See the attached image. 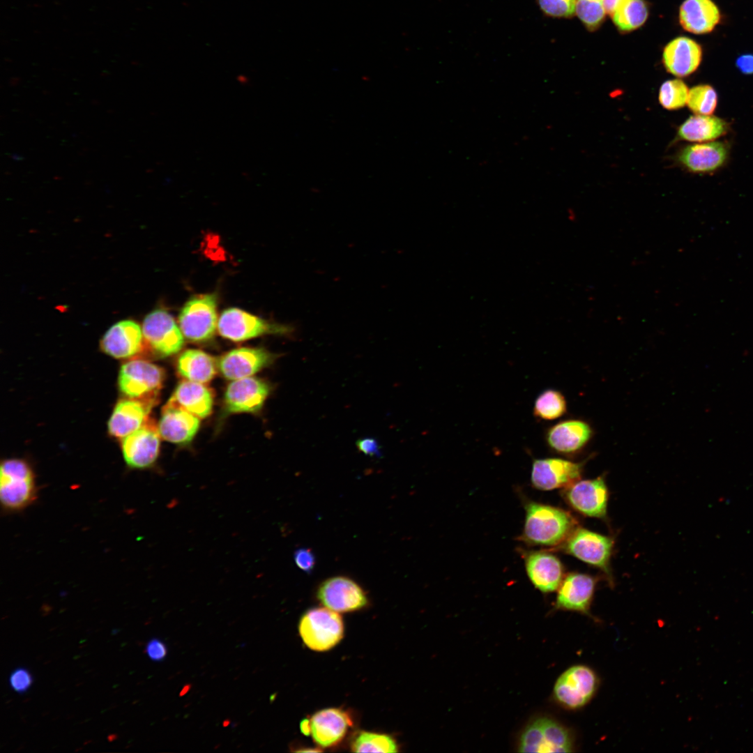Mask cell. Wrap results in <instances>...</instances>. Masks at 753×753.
<instances>
[{
  "label": "cell",
  "mask_w": 753,
  "mask_h": 753,
  "mask_svg": "<svg viewBox=\"0 0 753 753\" xmlns=\"http://www.w3.org/2000/svg\"><path fill=\"white\" fill-rule=\"evenodd\" d=\"M680 23L689 32H710L719 23L720 13L711 0H685L680 8Z\"/></svg>",
  "instance_id": "obj_27"
},
{
  "label": "cell",
  "mask_w": 753,
  "mask_h": 753,
  "mask_svg": "<svg viewBox=\"0 0 753 753\" xmlns=\"http://www.w3.org/2000/svg\"><path fill=\"white\" fill-rule=\"evenodd\" d=\"M689 90L683 81L679 79L664 82L659 91V102L669 110L678 109L687 102Z\"/></svg>",
  "instance_id": "obj_33"
},
{
  "label": "cell",
  "mask_w": 753,
  "mask_h": 753,
  "mask_svg": "<svg viewBox=\"0 0 753 753\" xmlns=\"http://www.w3.org/2000/svg\"><path fill=\"white\" fill-rule=\"evenodd\" d=\"M158 427L147 420L141 427L122 439L123 459L132 469L150 467L157 459L160 450Z\"/></svg>",
  "instance_id": "obj_12"
},
{
  "label": "cell",
  "mask_w": 753,
  "mask_h": 753,
  "mask_svg": "<svg viewBox=\"0 0 753 753\" xmlns=\"http://www.w3.org/2000/svg\"><path fill=\"white\" fill-rule=\"evenodd\" d=\"M575 12L591 30L598 27L606 14L603 0H577Z\"/></svg>",
  "instance_id": "obj_35"
},
{
  "label": "cell",
  "mask_w": 753,
  "mask_h": 753,
  "mask_svg": "<svg viewBox=\"0 0 753 753\" xmlns=\"http://www.w3.org/2000/svg\"><path fill=\"white\" fill-rule=\"evenodd\" d=\"M357 447L360 451L370 456H380L379 445L372 438H365L357 441Z\"/></svg>",
  "instance_id": "obj_40"
},
{
  "label": "cell",
  "mask_w": 753,
  "mask_h": 753,
  "mask_svg": "<svg viewBox=\"0 0 753 753\" xmlns=\"http://www.w3.org/2000/svg\"><path fill=\"white\" fill-rule=\"evenodd\" d=\"M34 473L27 462L20 459L3 461L0 469V499L3 509L22 510L36 497Z\"/></svg>",
  "instance_id": "obj_2"
},
{
  "label": "cell",
  "mask_w": 753,
  "mask_h": 753,
  "mask_svg": "<svg viewBox=\"0 0 753 753\" xmlns=\"http://www.w3.org/2000/svg\"><path fill=\"white\" fill-rule=\"evenodd\" d=\"M648 9L643 0H628L612 15L616 26L623 31H630L641 26L646 20Z\"/></svg>",
  "instance_id": "obj_31"
},
{
  "label": "cell",
  "mask_w": 753,
  "mask_h": 753,
  "mask_svg": "<svg viewBox=\"0 0 753 753\" xmlns=\"http://www.w3.org/2000/svg\"><path fill=\"white\" fill-rule=\"evenodd\" d=\"M188 689H189V685L184 686L183 689L181 691L182 693L185 694L188 692Z\"/></svg>",
  "instance_id": "obj_43"
},
{
  "label": "cell",
  "mask_w": 753,
  "mask_h": 753,
  "mask_svg": "<svg viewBox=\"0 0 753 753\" xmlns=\"http://www.w3.org/2000/svg\"><path fill=\"white\" fill-rule=\"evenodd\" d=\"M628 0H603L606 13L610 15L614 13Z\"/></svg>",
  "instance_id": "obj_42"
},
{
  "label": "cell",
  "mask_w": 753,
  "mask_h": 753,
  "mask_svg": "<svg viewBox=\"0 0 753 753\" xmlns=\"http://www.w3.org/2000/svg\"><path fill=\"white\" fill-rule=\"evenodd\" d=\"M142 329L144 344L158 356H172L183 347L181 328L173 317L163 309H155L149 313L144 319Z\"/></svg>",
  "instance_id": "obj_7"
},
{
  "label": "cell",
  "mask_w": 753,
  "mask_h": 753,
  "mask_svg": "<svg viewBox=\"0 0 753 753\" xmlns=\"http://www.w3.org/2000/svg\"><path fill=\"white\" fill-rule=\"evenodd\" d=\"M736 64L741 73L746 75L753 74V54H746L740 56L736 59Z\"/></svg>",
  "instance_id": "obj_41"
},
{
  "label": "cell",
  "mask_w": 753,
  "mask_h": 753,
  "mask_svg": "<svg viewBox=\"0 0 753 753\" xmlns=\"http://www.w3.org/2000/svg\"><path fill=\"white\" fill-rule=\"evenodd\" d=\"M351 725V719L346 712L331 708L317 712L310 720H303L301 730L305 735H311L320 747H329L339 743Z\"/></svg>",
  "instance_id": "obj_11"
},
{
  "label": "cell",
  "mask_w": 753,
  "mask_h": 753,
  "mask_svg": "<svg viewBox=\"0 0 753 753\" xmlns=\"http://www.w3.org/2000/svg\"><path fill=\"white\" fill-rule=\"evenodd\" d=\"M565 550L576 558L607 571L613 540L605 535L578 528L566 540Z\"/></svg>",
  "instance_id": "obj_15"
},
{
  "label": "cell",
  "mask_w": 753,
  "mask_h": 753,
  "mask_svg": "<svg viewBox=\"0 0 753 753\" xmlns=\"http://www.w3.org/2000/svg\"><path fill=\"white\" fill-rule=\"evenodd\" d=\"M540 10L554 17H572L576 10L577 0H536Z\"/></svg>",
  "instance_id": "obj_36"
},
{
  "label": "cell",
  "mask_w": 753,
  "mask_h": 753,
  "mask_svg": "<svg viewBox=\"0 0 753 753\" xmlns=\"http://www.w3.org/2000/svg\"><path fill=\"white\" fill-rule=\"evenodd\" d=\"M598 679L590 667L578 664L565 671L557 679L554 694L557 701L568 709H578L588 703L595 694Z\"/></svg>",
  "instance_id": "obj_8"
},
{
  "label": "cell",
  "mask_w": 753,
  "mask_h": 753,
  "mask_svg": "<svg viewBox=\"0 0 753 753\" xmlns=\"http://www.w3.org/2000/svg\"><path fill=\"white\" fill-rule=\"evenodd\" d=\"M276 357L261 348H238L224 354L218 367L227 379L249 377L271 364Z\"/></svg>",
  "instance_id": "obj_17"
},
{
  "label": "cell",
  "mask_w": 753,
  "mask_h": 753,
  "mask_svg": "<svg viewBox=\"0 0 753 753\" xmlns=\"http://www.w3.org/2000/svg\"><path fill=\"white\" fill-rule=\"evenodd\" d=\"M576 522L566 511L531 502L526 506L522 538L533 545L554 546L566 540L575 531Z\"/></svg>",
  "instance_id": "obj_1"
},
{
  "label": "cell",
  "mask_w": 753,
  "mask_h": 753,
  "mask_svg": "<svg viewBox=\"0 0 753 753\" xmlns=\"http://www.w3.org/2000/svg\"><path fill=\"white\" fill-rule=\"evenodd\" d=\"M270 392L265 381L255 377L234 380L227 388L225 404L231 413H253L263 406Z\"/></svg>",
  "instance_id": "obj_18"
},
{
  "label": "cell",
  "mask_w": 753,
  "mask_h": 753,
  "mask_svg": "<svg viewBox=\"0 0 753 753\" xmlns=\"http://www.w3.org/2000/svg\"><path fill=\"white\" fill-rule=\"evenodd\" d=\"M294 559L297 567L307 574L312 572L316 564L315 556L308 548H299L296 550Z\"/></svg>",
  "instance_id": "obj_38"
},
{
  "label": "cell",
  "mask_w": 753,
  "mask_h": 753,
  "mask_svg": "<svg viewBox=\"0 0 753 753\" xmlns=\"http://www.w3.org/2000/svg\"><path fill=\"white\" fill-rule=\"evenodd\" d=\"M199 427V418L176 406L167 404L162 409L158 431L163 439L176 443L190 441Z\"/></svg>",
  "instance_id": "obj_23"
},
{
  "label": "cell",
  "mask_w": 753,
  "mask_h": 753,
  "mask_svg": "<svg viewBox=\"0 0 753 753\" xmlns=\"http://www.w3.org/2000/svg\"><path fill=\"white\" fill-rule=\"evenodd\" d=\"M298 631L304 644L316 651L334 647L343 637L344 625L338 612L326 607L308 610L301 618Z\"/></svg>",
  "instance_id": "obj_4"
},
{
  "label": "cell",
  "mask_w": 753,
  "mask_h": 753,
  "mask_svg": "<svg viewBox=\"0 0 753 753\" xmlns=\"http://www.w3.org/2000/svg\"><path fill=\"white\" fill-rule=\"evenodd\" d=\"M573 740L570 731L555 720L547 717L532 722L522 733L519 752H570Z\"/></svg>",
  "instance_id": "obj_6"
},
{
  "label": "cell",
  "mask_w": 753,
  "mask_h": 753,
  "mask_svg": "<svg viewBox=\"0 0 753 753\" xmlns=\"http://www.w3.org/2000/svg\"><path fill=\"white\" fill-rule=\"evenodd\" d=\"M595 581L589 575L572 573L568 575L558 587L556 607L589 614Z\"/></svg>",
  "instance_id": "obj_24"
},
{
  "label": "cell",
  "mask_w": 753,
  "mask_h": 753,
  "mask_svg": "<svg viewBox=\"0 0 753 753\" xmlns=\"http://www.w3.org/2000/svg\"><path fill=\"white\" fill-rule=\"evenodd\" d=\"M727 123L717 116L696 114L688 118L678 130L680 139L689 142L715 139L728 130Z\"/></svg>",
  "instance_id": "obj_29"
},
{
  "label": "cell",
  "mask_w": 753,
  "mask_h": 753,
  "mask_svg": "<svg viewBox=\"0 0 753 753\" xmlns=\"http://www.w3.org/2000/svg\"><path fill=\"white\" fill-rule=\"evenodd\" d=\"M218 330L222 337L241 342L265 334L284 333L288 328L271 324L243 310L230 307L222 312Z\"/></svg>",
  "instance_id": "obj_9"
},
{
  "label": "cell",
  "mask_w": 753,
  "mask_h": 753,
  "mask_svg": "<svg viewBox=\"0 0 753 753\" xmlns=\"http://www.w3.org/2000/svg\"><path fill=\"white\" fill-rule=\"evenodd\" d=\"M583 463L561 458L535 459L531 480L538 489L548 491L566 487L581 478Z\"/></svg>",
  "instance_id": "obj_13"
},
{
  "label": "cell",
  "mask_w": 753,
  "mask_h": 753,
  "mask_svg": "<svg viewBox=\"0 0 753 753\" xmlns=\"http://www.w3.org/2000/svg\"><path fill=\"white\" fill-rule=\"evenodd\" d=\"M728 155V147L722 142L687 146L680 152L679 161L690 172H710L721 167Z\"/></svg>",
  "instance_id": "obj_25"
},
{
  "label": "cell",
  "mask_w": 753,
  "mask_h": 753,
  "mask_svg": "<svg viewBox=\"0 0 753 753\" xmlns=\"http://www.w3.org/2000/svg\"><path fill=\"white\" fill-rule=\"evenodd\" d=\"M567 411V403L564 395L558 390L547 389L536 398L533 406L535 418L552 420L561 418Z\"/></svg>",
  "instance_id": "obj_30"
},
{
  "label": "cell",
  "mask_w": 753,
  "mask_h": 753,
  "mask_svg": "<svg viewBox=\"0 0 753 753\" xmlns=\"http://www.w3.org/2000/svg\"><path fill=\"white\" fill-rule=\"evenodd\" d=\"M701 56L702 51L699 44L689 38L678 37L664 47L663 63L669 73L683 77L697 69Z\"/></svg>",
  "instance_id": "obj_22"
},
{
  "label": "cell",
  "mask_w": 753,
  "mask_h": 753,
  "mask_svg": "<svg viewBox=\"0 0 753 753\" xmlns=\"http://www.w3.org/2000/svg\"><path fill=\"white\" fill-rule=\"evenodd\" d=\"M717 102V93L709 85L695 86L689 91L687 104L697 114H712L716 108Z\"/></svg>",
  "instance_id": "obj_34"
},
{
  "label": "cell",
  "mask_w": 753,
  "mask_h": 753,
  "mask_svg": "<svg viewBox=\"0 0 753 753\" xmlns=\"http://www.w3.org/2000/svg\"><path fill=\"white\" fill-rule=\"evenodd\" d=\"M167 403L204 418L212 411L213 395L204 383L185 379L179 383Z\"/></svg>",
  "instance_id": "obj_26"
},
{
  "label": "cell",
  "mask_w": 753,
  "mask_h": 753,
  "mask_svg": "<svg viewBox=\"0 0 753 753\" xmlns=\"http://www.w3.org/2000/svg\"><path fill=\"white\" fill-rule=\"evenodd\" d=\"M592 434V429L587 423L581 420H567L548 429L546 441L554 451L572 454L581 450L588 443Z\"/></svg>",
  "instance_id": "obj_20"
},
{
  "label": "cell",
  "mask_w": 753,
  "mask_h": 753,
  "mask_svg": "<svg viewBox=\"0 0 753 753\" xmlns=\"http://www.w3.org/2000/svg\"><path fill=\"white\" fill-rule=\"evenodd\" d=\"M317 596L326 608L338 613L361 609L368 600L362 587L344 576L330 577L318 587Z\"/></svg>",
  "instance_id": "obj_10"
},
{
  "label": "cell",
  "mask_w": 753,
  "mask_h": 753,
  "mask_svg": "<svg viewBox=\"0 0 753 753\" xmlns=\"http://www.w3.org/2000/svg\"><path fill=\"white\" fill-rule=\"evenodd\" d=\"M144 346L142 329L132 319L115 323L106 331L100 340L101 350L117 359L136 356L143 350Z\"/></svg>",
  "instance_id": "obj_16"
},
{
  "label": "cell",
  "mask_w": 753,
  "mask_h": 753,
  "mask_svg": "<svg viewBox=\"0 0 753 753\" xmlns=\"http://www.w3.org/2000/svg\"><path fill=\"white\" fill-rule=\"evenodd\" d=\"M165 379V372L160 367L145 360L133 359L121 365L118 385L128 397L155 404Z\"/></svg>",
  "instance_id": "obj_3"
},
{
  "label": "cell",
  "mask_w": 753,
  "mask_h": 753,
  "mask_svg": "<svg viewBox=\"0 0 753 753\" xmlns=\"http://www.w3.org/2000/svg\"><path fill=\"white\" fill-rule=\"evenodd\" d=\"M351 747L354 752H397L396 742L390 736L367 731L358 733L353 740Z\"/></svg>",
  "instance_id": "obj_32"
},
{
  "label": "cell",
  "mask_w": 753,
  "mask_h": 753,
  "mask_svg": "<svg viewBox=\"0 0 753 753\" xmlns=\"http://www.w3.org/2000/svg\"><path fill=\"white\" fill-rule=\"evenodd\" d=\"M155 404L139 399H123L115 406L107 423L111 436L123 439L141 427Z\"/></svg>",
  "instance_id": "obj_19"
},
{
  "label": "cell",
  "mask_w": 753,
  "mask_h": 753,
  "mask_svg": "<svg viewBox=\"0 0 753 753\" xmlns=\"http://www.w3.org/2000/svg\"><path fill=\"white\" fill-rule=\"evenodd\" d=\"M145 652L151 660L160 662L167 657V648L162 640L154 638L149 640L146 644Z\"/></svg>",
  "instance_id": "obj_39"
},
{
  "label": "cell",
  "mask_w": 753,
  "mask_h": 753,
  "mask_svg": "<svg viewBox=\"0 0 753 753\" xmlns=\"http://www.w3.org/2000/svg\"><path fill=\"white\" fill-rule=\"evenodd\" d=\"M218 363L208 353L199 349H188L177 360V371L185 380L207 383L217 373Z\"/></svg>",
  "instance_id": "obj_28"
},
{
  "label": "cell",
  "mask_w": 753,
  "mask_h": 753,
  "mask_svg": "<svg viewBox=\"0 0 753 753\" xmlns=\"http://www.w3.org/2000/svg\"><path fill=\"white\" fill-rule=\"evenodd\" d=\"M563 496L579 512L593 517H604L607 512L608 490L603 477L577 480L565 487Z\"/></svg>",
  "instance_id": "obj_14"
},
{
  "label": "cell",
  "mask_w": 753,
  "mask_h": 753,
  "mask_svg": "<svg viewBox=\"0 0 753 753\" xmlns=\"http://www.w3.org/2000/svg\"><path fill=\"white\" fill-rule=\"evenodd\" d=\"M33 678L30 672L24 667L15 669L10 676L11 688L16 692L23 693L31 685Z\"/></svg>",
  "instance_id": "obj_37"
},
{
  "label": "cell",
  "mask_w": 753,
  "mask_h": 753,
  "mask_svg": "<svg viewBox=\"0 0 753 753\" xmlns=\"http://www.w3.org/2000/svg\"><path fill=\"white\" fill-rule=\"evenodd\" d=\"M183 335L192 342H204L213 337L218 328L217 296L205 294L191 297L178 316Z\"/></svg>",
  "instance_id": "obj_5"
},
{
  "label": "cell",
  "mask_w": 753,
  "mask_h": 753,
  "mask_svg": "<svg viewBox=\"0 0 753 753\" xmlns=\"http://www.w3.org/2000/svg\"><path fill=\"white\" fill-rule=\"evenodd\" d=\"M525 566L531 581L542 592L556 591L563 581V565L552 554L532 552L526 556Z\"/></svg>",
  "instance_id": "obj_21"
}]
</instances>
